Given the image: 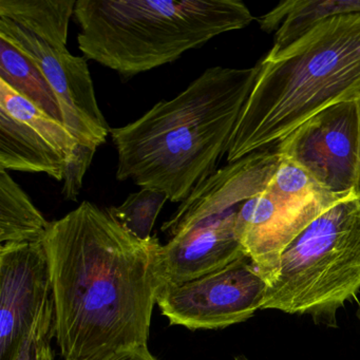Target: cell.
Masks as SVG:
<instances>
[{
	"mask_svg": "<svg viewBox=\"0 0 360 360\" xmlns=\"http://www.w3.org/2000/svg\"><path fill=\"white\" fill-rule=\"evenodd\" d=\"M359 146V115L352 101L318 113L274 148L323 188L349 195L357 185Z\"/></svg>",
	"mask_w": 360,
	"mask_h": 360,
	"instance_id": "obj_8",
	"label": "cell"
},
{
	"mask_svg": "<svg viewBox=\"0 0 360 360\" xmlns=\"http://www.w3.org/2000/svg\"><path fill=\"white\" fill-rule=\"evenodd\" d=\"M84 58L130 79L254 20L239 0H77Z\"/></svg>",
	"mask_w": 360,
	"mask_h": 360,
	"instance_id": "obj_4",
	"label": "cell"
},
{
	"mask_svg": "<svg viewBox=\"0 0 360 360\" xmlns=\"http://www.w3.org/2000/svg\"><path fill=\"white\" fill-rule=\"evenodd\" d=\"M54 332L65 360H90L147 345L163 285L155 236L140 240L89 201L50 222Z\"/></svg>",
	"mask_w": 360,
	"mask_h": 360,
	"instance_id": "obj_1",
	"label": "cell"
},
{
	"mask_svg": "<svg viewBox=\"0 0 360 360\" xmlns=\"http://www.w3.org/2000/svg\"><path fill=\"white\" fill-rule=\"evenodd\" d=\"M77 0H0L7 18L56 50H67L69 22Z\"/></svg>",
	"mask_w": 360,
	"mask_h": 360,
	"instance_id": "obj_15",
	"label": "cell"
},
{
	"mask_svg": "<svg viewBox=\"0 0 360 360\" xmlns=\"http://www.w3.org/2000/svg\"><path fill=\"white\" fill-rule=\"evenodd\" d=\"M238 208L198 221L162 246V284L191 281L248 257L236 231Z\"/></svg>",
	"mask_w": 360,
	"mask_h": 360,
	"instance_id": "obj_12",
	"label": "cell"
},
{
	"mask_svg": "<svg viewBox=\"0 0 360 360\" xmlns=\"http://www.w3.org/2000/svg\"><path fill=\"white\" fill-rule=\"evenodd\" d=\"M360 290V199L341 200L282 252L262 309L305 314L335 326L337 311Z\"/></svg>",
	"mask_w": 360,
	"mask_h": 360,
	"instance_id": "obj_5",
	"label": "cell"
},
{
	"mask_svg": "<svg viewBox=\"0 0 360 360\" xmlns=\"http://www.w3.org/2000/svg\"><path fill=\"white\" fill-rule=\"evenodd\" d=\"M360 14V0H288L259 20L267 32L275 30L269 54H277L323 20Z\"/></svg>",
	"mask_w": 360,
	"mask_h": 360,
	"instance_id": "obj_14",
	"label": "cell"
},
{
	"mask_svg": "<svg viewBox=\"0 0 360 360\" xmlns=\"http://www.w3.org/2000/svg\"><path fill=\"white\" fill-rule=\"evenodd\" d=\"M0 79L63 122L58 98L37 65L13 43L0 37Z\"/></svg>",
	"mask_w": 360,
	"mask_h": 360,
	"instance_id": "obj_17",
	"label": "cell"
},
{
	"mask_svg": "<svg viewBox=\"0 0 360 360\" xmlns=\"http://www.w3.org/2000/svg\"><path fill=\"white\" fill-rule=\"evenodd\" d=\"M96 150L87 147H77L75 157L67 167L64 178L62 195L66 200L77 201L83 187L84 176L94 160Z\"/></svg>",
	"mask_w": 360,
	"mask_h": 360,
	"instance_id": "obj_19",
	"label": "cell"
},
{
	"mask_svg": "<svg viewBox=\"0 0 360 360\" xmlns=\"http://www.w3.org/2000/svg\"><path fill=\"white\" fill-rule=\"evenodd\" d=\"M235 360H250V359H248V358L246 357V356L239 355V356H236Z\"/></svg>",
	"mask_w": 360,
	"mask_h": 360,
	"instance_id": "obj_22",
	"label": "cell"
},
{
	"mask_svg": "<svg viewBox=\"0 0 360 360\" xmlns=\"http://www.w3.org/2000/svg\"><path fill=\"white\" fill-rule=\"evenodd\" d=\"M354 193H330L300 166L281 157L265 188L238 208L236 231L246 256L271 283L290 242L318 217Z\"/></svg>",
	"mask_w": 360,
	"mask_h": 360,
	"instance_id": "obj_6",
	"label": "cell"
},
{
	"mask_svg": "<svg viewBox=\"0 0 360 360\" xmlns=\"http://www.w3.org/2000/svg\"><path fill=\"white\" fill-rule=\"evenodd\" d=\"M167 201L169 199L162 191L141 188L130 193L121 205L108 208V212L128 233L138 239L147 240L153 237L155 221Z\"/></svg>",
	"mask_w": 360,
	"mask_h": 360,
	"instance_id": "obj_18",
	"label": "cell"
},
{
	"mask_svg": "<svg viewBox=\"0 0 360 360\" xmlns=\"http://www.w3.org/2000/svg\"><path fill=\"white\" fill-rule=\"evenodd\" d=\"M358 318H359V321H360V305H359V309H358Z\"/></svg>",
	"mask_w": 360,
	"mask_h": 360,
	"instance_id": "obj_23",
	"label": "cell"
},
{
	"mask_svg": "<svg viewBox=\"0 0 360 360\" xmlns=\"http://www.w3.org/2000/svg\"><path fill=\"white\" fill-rule=\"evenodd\" d=\"M90 360H157L147 345L127 347Z\"/></svg>",
	"mask_w": 360,
	"mask_h": 360,
	"instance_id": "obj_20",
	"label": "cell"
},
{
	"mask_svg": "<svg viewBox=\"0 0 360 360\" xmlns=\"http://www.w3.org/2000/svg\"><path fill=\"white\" fill-rule=\"evenodd\" d=\"M258 75L254 68L206 69L186 89L123 127L111 128L117 179L182 203L217 172Z\"/></svg>",
	"mask_w": 360,
	"mask_h": 360,
	"instance_id": "obj_2",
	"label": "cell"
},
{
	"mask_svg": "<svg viewBox=\"0 0 360 360\" xmlns=\"http://www.w3.org/2000/svg\"><path fill=\"white\" fill-rule=\"evenodd\" d=\"M43 242L0 246V360H11L52 297Z\"/></svg>",
	"mask_w": 360,
	"mask_h": 360,
	"instance_id": "obj_11",
	"label": "cell"
},
{
	"mask_svg": "<svg viewBox=\"0 0 360 360\" xmlns=\"http://www.w3.org/2000/svg\"><path fill=\"white\" fill-rule=\"evenodd\" d=\"M257 66L229 164L271 149L321 111L359 98L360 14L323 20Z\"/></svg>",
	"mask_w": 360,
	"mask_h": 360,
	"instance_id": "obj_3",
	"label": "cell"
},
{
	"mask_svg": "<svg viewBox=\"0 0 360 360\" xmlns=\"http://www.w3.org/2000/svg\"><path fill=\"white\" fill-rule=\"evenodd\" d=\"M50 222L7 170H0V243L43 242Z\"/></svg>",
	"mask_w": 360,
	"mask_h": 360,
	"instance_id": "obj_16",
	"label": "cell"
},
{
	"mask_svg": "<svg viewBox=\"0 0 360 360\" xmlns=\"http://www.w3.org/2000/svg\"><path fill=\"white\" fill-rule=\"evenodd\" d=\"M79 147L63 122L0 79V170L64 181Z\"/></svg>",
	"mask_w": 360,
	"mask_h": 360,
	"instance_id": "obj_9",
	"label": "cell"
},
{
	"mask_svg": "<svg viewBox=\"0 0 360 360\" xmlns=\"http://www.w3.org/2000/svg\"><path fill=\"white\" fill-rule=\"evenodd\" d=\"M269 282L252 259L180 284H163L157 304L172 326L217 330L250 319L262 309Z\"/></svg>",
	"mask_w": 360,
	"mask_h": 360,
	"instance_id": "obj_7",
	"label": "cell"
},
{
	"mask_svg": "<svg viewBox=\"0 0 360 360\" xmlns=\"http://www.w3.org/2000/svg\"><path fill=\"white\" fill-rule=\"evenodd\" d=\"M280 160L275 148L267 149L217 170L180 204L162 231L172 239L198 221L241 205L265 188Z\"/></svg>",
	"mask_w": 360,
	"mask_h": 360,
	"instance_id": "obj_13",
	"label": "cell"
},
{
	"mask_svg": "<svg viewBox=\"0 0 360 360\" xmlns=\"http://www.w3.org/2000/svg\"><path fill=\"white\" fill-rule=\"evenodd\" d=\"M357 103L358 115H359V124H360V96L356 100ZM356 195L360 199V146H359V166H358V176H357V185H356L355 189Z\"/></svg>",
	"mask_w": 360,
	"mask_h": 360,
	"instance_id": "obj_21",
	"label": "cell"
},
{
	"mask_svg": "<svg viewBox=\"0 0 360 360\" xmlns=\"http://www.w3.org/2000/svg\"><path fill=\"white\" fill-rule=\"evenodd\" d=\"M0 37L9 39L41 69L58 98L63 123L79 146L96 150L104 144L111 128L98 106L87 58L73 56L68 49H54L7 18H0Z\"/></svg>",
	"mask_w": 360,
	"mask_h": 360,
	"instance_id": "obj_10",
	"label": "cell"
}]
</instances>
